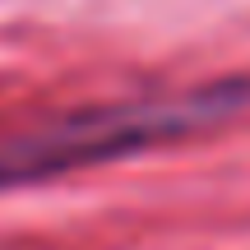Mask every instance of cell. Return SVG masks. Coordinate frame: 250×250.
I'll list each match as a JSON object with an SVG mask.
<instances>
[{
    "mask_svg": "<svg viewBox=\"0 0 250 250\" xmlns=\"http://www.w3.org/2000/svg\"><path fill=\"white\" fill-rule=\"evenodd\" d=\"M241 111H250V70L199 83V88H186V93L74 111L56 125L0 139V195L19 186L70 176V171H88V167H102V162H121L130 153L158 148V144H171V139H190V134L213 130V125L241 116Z\"/></svg>",
    "mask_w": 250,
    "mask_h": 250,
    "instance_id": "cell-1",
    "label": "cell"
}]
</instances>
